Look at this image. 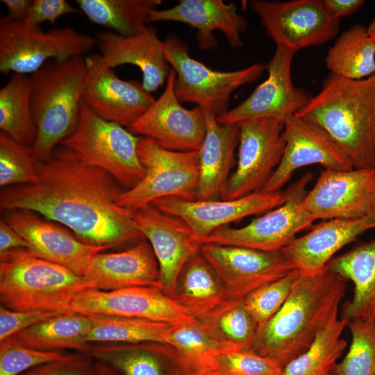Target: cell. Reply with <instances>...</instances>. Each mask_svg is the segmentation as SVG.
<instances>
[{
  "label": "cell",
  "instance_id": "22",
  "mask_svg": "<svg viewBox=\"0 0 375 375\" xmlns=\"http://www.w3.org/2000/svg\"><path fill=\"white\" fill-rule=\"evenodd\" d=\"M89 68L82 101L99 117L124 127H130L152 105L156 99L142 83L124 80L105 66L99 54L88 56Z\"/></svg>",
  "mask_w": 375,
  "mask_h": 375
},
{
  "label": "cell",
  "instance_id": "37",
  "mask_svg": "<svg viewBox=\"0 0 375 375\" xmlns=\"http://www.w3.org/2000/svg\"><path fill=\"white\" fill-rule=\"evenodd\" d=\"M167 344L183 357L193 373L212 370L215 360L220 353L235 350L216 339L206 326L196 319L172 324Z\"/></svg>",
  "mask_w": 375,
  "mask_h": 375
},
{
  "label": "cell",
  "instance_id": "10",
  "mask_svg": "<svg viewBox=\"0 0 375 375\" xmlns=\"http://www.w3.org/2000/svg\"><path fill=\"white\" fill-rule=\"evenodd\" d=\"M312 178L307 172L285 192L284 203L240 228L220 227L198 243L250 248L267 252L280 251L299 231L308 228L316 219L306 211L302 202Z\"/></svg>",
  "mask_w": 375,
  "mask_h": 375
},
{
  "label": "cell",
  "instance_id": "48",
  "mask_svg": "<svg viewBox=\"0 0 375 375\" xmlns=\"http://www.w3.org/2000/svg\"><path fill=\"white\" fill-rule=\"evenodd\" d=\"M328 12L334 17H348L360 10L365 1L362 0H323Z\"/></svg>",
  "mask_w": 375,
  "mask_h": 375
},
{
  "label": "cell",
  "instance_id": "47",
  "mask_svg": "<svg viewBox=\"0 0 375 375\" xmlns=\"http://www.w3.org/2000/svg\"><path fill=\"white\" fill-rule=\"evenodd\" d=\"M27 242L4 219L0 221V253L15 249H27Z\"/></svg>",
  "mask_w": 375,
  "mask_h": 375
},
{
  "label": "cell",
  "instance_id": "19",
  "mask_svg": "<svg viewBox=\"0 0 375 375\" xmlns=\"http://www.w3.org/2000/svg\"><path fill=\"white\" fill-rule=\"evenodd\" d=\"M285 142L282 159L262 191L276 192L298 169L312 165L325 169L351 170L353 166L338 144L318 125L296 115L283 122Z\"/></svg>",
  "mask_w": 375,
  "mask_h": 375
},
{
  "label": "cell",
  "instance_id": "8",
  "mask_svg": "<svg viewBox=\"0 0 375 375\" xmlns=\"http://www.w3.org/2000/svg\"><path fill=\"white\" fill-rule=\"evenodd\" d=\"M164 42L167 62L176 73L174 92L180 102L193 103L218 117L226 113L232 93L258 80L266 69L253 64L235 71L214 70L192 58L185 42L175 35Z\"/></svg>",
  "mask_w": 375,
  "mask_h": 375
},
{
  "label": "cell",
  "instance_id": "2",
  "mask_svg": "<svg viewBox=\"0 0 375 375\" xmlns=\"http://www.w3.org/2000/svg\"><path fill=\"white\" fill-rule=\"evenodd\" d=\"M347 281L327 266L312 273L300 272L284 304L258 330L253 350L283 367L301 355L338 312Z\"/></svg>",
  "mask_w": 375,
  "mask_h": 375
},
{
  "label": "cell",
  "instance_id": "53",
  "mask_svg": "<svg viewBox=\"0 0 375 375\" xmlns=\"http://www.w3.org/2000/svg\"><path fill=\"white\" fill-rule=\"evenodd\" d=\"M328 375H335L333 372H331V374H329Z\"/></svg>",
  "mask_w": 375,
  "mask_h": 375
},
{
  "label": "cell",
  "instance_id": "40",
  "mask_svg": "<svg viewBox=\"0 0 375 375\" xmlns=\"http://www.w3.org/2000/svg\"><path fill=\"white\" fill-rule=\"evenodd\" d=\"M37 160L31 147L21 144L0 132V185L33 184L38 181Z\"/></svg>",
  "mask_w": 375,
  "mask_h": 375
},
{
  "label": "cell",
  "instance_id": "11",
  "mask_svg": "<svg viewBox=\"0 0 375 375\" xmlns=\"http://www.w3.org/2000/svg\"><path fill=\"white\" fill-rule=\"evenodd\" d=\"M249 6L276 48L294 53L327 42L340 29V19L328 12L323 0H253Z\"/></svg>",
  "mask_w": 375,
  "mask_h": 375
},
{
  "label": "cell",
  "instance_id": "44",
  "mask_svg": "<svg viewBox=\"0 0 375 375\" xmlns=\"http://www.w3.org/2000/svg\"><path fill=\"white\" fill-rule=\"evenodd\" d=\"M95 360L86 353H65L60 359L33 367L21 375H94Z\"/></svg>",
  "mask_w": 375,
  "mask_h": 375
},
{
  "label": "cell",
  "instance_id": "52",
  "mask_svg": "<svg viewBox=\"0 0 375 375\" xmlns=\"http://www.w3.org/2000/svg\"><path fill=\"white\" fill-rule=\"evenodd\" d=\"M192 375H219V374L215 370L204 369V370L195 372L192 374Z\"/></svg>",
  "mask_w": 375,
  "mask_h": 375
},
{
  "label": "cell",
  "instance_id": "51",
  "mask_svg": "<svg viewBox=\"0 0 375 375\" xmlns=\"http://www.w3.org/2000/svg\"><path fill=\"white\" fill-rule=\"evenodd\" d=\"M367 31L375 43V17L372 19L368 26H367Z\"/></svg>",
  "mask_w": 375,
  "mask_h": 375
},
{
  "label": "cell",
  "instance_id": "38",
  "mask_svg": "<svg viewBox=\"0 0 375 375\" xmlns=\"http://www.w3.org/2000/svg\"><path fill=\"white\" fill-rule=\"evenodd\" d=\"M201 323L216 339L232 349H253L258 328L243 300H228Z\"/></svg>",
  "mask_w": 375,
  "mask_h": 375
},
{
  "label": "cell",
  "instance_id": "30",
  "mask_svg": "<svg viewBox=\"0 0 375 375\" xmlns=\"http://www.w3.org/2000/svg\"><path fill=\"white\" fill-rule=\"evenodd\" d=\"M172 299L201 322L228 300L215 269L200 250L183 267Z\"/></svg>",
  "mask_w": 375,
  "mask_h": 375
},
{
  "label": "cell",
  "instance_id": "33",
  "mask_svg": "<svg viewBox=\"0 0 375 375\" xmlns=\"http://www.w3.org/2000/svg\"><path fill=\"white\" fill-rule=\"evenodd\" d=\"M78 9L92 23L124 36L136 35L147 26L151 12L161 0H76Z\"/></svg>",
  "mask_w": 375,
  "mask_h": 375
},
{
  "label": "cell",
  "instance_id": "12",
  "mask_svg": "<svg viewBox=\"0 0 375 375\" xmlns=\"http://www.w3.org/2000/svg\"><path fill=\"white\" fill-rule=\"evenodd\" d=\"M236 125L239 128L238 160L228 182L226 199L262 190L278 166L285 146L281 121L259 118Z\"/></svg>",
  "mask_w": 375,
  "mask_h": 375
},
{
  "label": "cell",
  "instance_id": "6",
  "mask_svg": "<svg viewBox=\"0 0 375 375\" xmlns=\"http://www.w3.org/2000/svg\"><path fill=\"white\" fill-rule=\"evenodd\" d=\"M140 137L94 113L82 101L78 124L61 144L80 161L101 169L130 190L145 174L138 153Z\"/></svg>",
  "mask_w": 375,
  "mask_h": 375
},
{
  "label": "cell",
  "instance_id": "32",
  "mask_svg": "<svg viewBox=\"0 0 375 375\" xmlns=\"http://www.w3.org/2000/svg\"><path fill=\"white\" fill-rule=\"evenodd\" d=\"M325 65L331 74L349 79L375 74V43L367 27L355 24L342 32L328 48Z\"/></svg>",
  "mask_w": 375,
  "mask_h": 375
},
{
  "label": "cell",
  "instance_id": "24",
  "mask_svg": "<svg viewBox=\"0 0 375 375\" xmlns=\"http://www.w3.org/2000/svg\"><path fill=\"white\" fill-rule=\"evenodd\" d=\"M95 38L101 62L111 69L126 64L137 66L147 92L156 91L167 81L170 69L165 58L164 42L153 27L147 26L131 36L102 31Z\"/></svg>",
  "mask_w": 375,
  "mask_h": 375
},
{
  "label": "cell",
  "instance_id": "31",
  "mask_svg": "<svg viewBox=\"0 0 375 375\" xmlns=\"http://www.w3.org/2000/svg\"><path fill=\"white\" fill-rule=\"evenodd\" d=\"M93 322L90 315L72 311L58 314L18 332L10 339L42 351L72 349L85 353Z\"/></svg>",
  "mask_w": 375,
  "mask_h": 375
},
{
  "label": "cell",
  "instance_id": "3",
  "mask_svg": "<svg viewBox=\"0 0 375 375\" xmlns=\"http://www.w3.org/2000/svg\"><path fill=\"white\" fill-rule=\"evenodd\" d=\"M296 115L325 130L354 169H375V74L355 80L330 73Z\"/></svg>",
  "mask_w": 375,
  "mask_h": 375
},
{
  "label": "cell",
  "instance_id": "42",
  "mask_svg": "<svg viewBox=\"0 0 375 375\" xmlns=\"http://www.w3.org/2000/svg\"><path fill=\"white\" fill-rule=\"evenodd\" d=\"M212 370L219 375H284L276 360L259 355L253 349H238L220 353Z\"/></svg>",
  "mask_w": 375,
  "mask_h": 375
},
{
  "label": "cell",
  "instance_id": "23",
  "mask_svg": "<svg viewBox=\"0 0 375 375\" xmlns=\"http://www.w3.org/2000/svg\"><path fill=\"white\" fill-rule=\"evenodd\" d=\"M151 22H175L194 27L198 46L203 50L217 47L213 34L216 31L224 35L231 48L241 47L242 34L248 25L235 3L222 0H181L171 8L153 10L149 18Z\"/></svg>",
  "mask_w": 375,
  "mask_h": 375
},
{
  "label": "cell",
  "instance_id": "9",
  "mask_svg": "<svg viewBox=\"0 0 375 375\" xmlns=\"http://www.w3.org/2000/svg\"><path fill=\"white\" fill-rule=\"evenodd\" d=\"M138 153L145 169L144 176L134 188L119 196L118 206L133 210L162 198L195 199L199 151H172L140 137Z\"/></svg>",
  "mask_w": 375,
  "mask_h": 375
},
{
  "label": "cell",
  "instance_id": "36",
  "mask_svg": "<svg viewBox=\"0 0 375 375\" xmlns=\"http://www.w3.org/2000/svg\"><path fill=\"white\" fill-rule=\"evenodd\" d=\"M93 324L88 343L152 342L167 344L172 324L145 319L90 315Z\"/></svg>",
  "mask_w": 375,
  "mask_h": 375
},
{
  "label": "cell",
  "instance_id": "49",
  "mask_svg": "<svg viewBox=\"0 0 375 375\" xmlns=\"http://www.w3.org/2000/svg\"><path fill=\"white\" fill-rule=\"evenodd\" d=\"M5 5L8 16L16 21L24 20L28 15L29 8L32 4V0H1Z\"/></svg>",
  "mask_w": 375,
  "mask_h": 375
},
{
  "label": "cell",
  "instance_id": "21",
  "mask_svg": "<svg viewBox=\"0 0 375 375\" xmlns=\"http://www.w3.org/2000/svg\"><path fill=\"white\" fill-rule=\"evenodd\" d=\"M285 200L284 192L261 190L233 199L189 200L167 197L156 200L152 204L184 221L198 243L220 227L250 215L269 211L281 206Z\"/></svg>",
  "mask_w": 375,
  "mask_h": 375
},
{
  "label": "cell",
  "instance_id": "7",
  "mask_svg": "<svg viewBox=\"0 0 375 375\" xmlns=\"http://www.w3.org/2000/svg\"><path fill=\"white\" fill-rule=\"evenodd\" d=\"M95 46V37L69 26L44 31L7 15L0 19V71L4 74H32L49 61L85 56Z\"/></svg>",
  "mask_w": 375,
  "mask_h": 375
},
{
  "label": "cell",
  "instance_id": "13",
  "mask_svg": "<svg viewBox=\"0 0 375 375\" xmlns=\"http://www.w3.org/2000/svg\"><path fill=\"white\" fill-rule=\"evenodd\" d=\"M200 251L215 269L228 300H244L259 288L295 269L281 251L203 244Z\"/></svg>",
  "mask_w": 375,
  "mask_h": 375
},
{
  "label": "cell",
  "instance_id": "4",
  "mask_svg": "<svg viewBox=\"0 0 375 375\" xmlns=\"http://www.w3.org/2000/svg\"><path fill=\"white\" fill-rule=\"evenodd\" d=\"M89 68L88 56L47 62L30 76L31 103L37 136L31 147L37 161L49 160L75 131Z\"/></svg>",
  "mask_w": 375,
  "mask_h": 375
},
{
  "label": "cell",
  "instance_id": "25",
  "mask_svg": "<svg viewBox=\"0 0 375 375\" xmlns=\"http://www.w3.org/2000/svg\"><path fill=\"white\" fill-rule=\"evenodd\" d=\"M83 278L88 289L158 287L159 267L149 242L143 237L126 249L97 254Z\"/></svg>",
  "mask_w": 375,
  "mask_h": 375
},
{
  "label": "cell",
  "instance_id": "1",
  "mask_svg": "<svg viewBox=\"0 0 375 375\" xmlns=\"http://www.w3.org/2000/svg\"><path fill=\"white\" fill-rule=\"evenodd\" d=\"M38 181L3 188L2 210H25L65 226L83 241L111 249L143 238L132 210L117 205L125 190L104 170L80 161L64 146L37 161Z\"/></svg>",
  "mask_w": 375,
  "mask_h": 375
},
{
  "label": "cell",
  "instance_id": "28",
  "mask_svg": "<svg viewBox=\"0 0 375 375\" xmlns=\"http://www.w3.org/2000/svg\"><path fill=\"white\" fill-rule=\"evenodd\" d=\"M206 134L199 151V180L196 200L224 199L234 153L239 144L236 124H222L217 117L203 111Z\"/></svg>",
  "mask_w": 375,
  "mask_h": 375
},
{
  "label": "cell",
  "instance_id": "43",
  "mask_svg": "<svg viewBox=\"0 0 375 375\" xmlns=\"http://www.w3.org/2000/svg\"><path fill=\"white\" fill-rule=\"evenodd\" d=\"M65 355L61 351H42L18 344L10 338L0 342V375H21Z\"/></svg>",
  "mask_w": 375,
  "mask_h": 375
},
{
  "label": "cell",
  "instance_id": "50",
  "mask_svg": "<svg viewBox=\"0 0 375 375\" xmlns=\"http://www.w3.org/2000/svg\"><path fill=\"white\" fill-rule=\"evenodd\" d=\"M95 362L96 365L94 375H118L117 372L108 365L100 362Z\"/></svg>",
  "mask_w": 375,
  "mask_h": 375
},
{
  "label": "cell",
  "instance_id": "45",
  "mask_svg": "<svg viewBox=\"0 0 375 375\" xmlns=\"http://www.w3.org/2000/svg\"><path fill=\"white\" fill-rule=\"evenodd\" d=\"M59 312L48 310H15L0 306V342L19 331L50 318Z\"/></svg>",
  "mask_w": 375,
  "mask_h": 375
},
{
  "label": "cell",
  "instance_id": "35",
  "mask_svg": "<svg viewBox=\"0 0 375 375\" xmlns=\"http://www.w3.org/2000/svg\"><path fill=\"white\" fill-rule=\"evenodd\" d=\"M348 321L334 314L310 347L283 367L284 375H328L347 346L342 333Z\"/></svg>",
  "mask_w": 375,
  "mask_h": 375
},
{
  "label": "cell",
  "instance_id": "34",
  "mask_svg": "<svg viewBox=\"0 0 375 375\" xmlns=\"http://www.w3.org/2000/svg\"><path fill=\"white\" fill-rule=\"evenodd\" d=\"M30 76L12 74L0 89V128L15 142L32 147L37 136L31 103Z\"/></svg>",
  "mask_w": 375,
  "mask_h": 375
},
{
  "label": "cell",
  "instance_id": "26",
  "mask_svg": "<svg viewBox=\"0 0 375 375\" xmlns=\"http://www.w3.org/2000/svg\"><path fill=\"white\" fill-rule=\"evenodd\" d=\"M118 375H192L183 357L169 344L152 342L89 344L84 353Z\"/></svg>",
  "mask_w": 375,
  "mask_h": 375
},
{
  "label": "cell",
  "instance_id": "14",
  "mask_svg": "<svg viewBox=\"0 0 375 375\" xmlns=\"http://www.w3.org/2000/svg\"><path fill=\"white\" fill-rule=\"evenodd\" d=\"M302 206L316 219L375 216V169L322 171Z\"/></svg>",
  "mask_w": 375,
  "mask_h": 375
},
{
  "label": "cell",
  "instance_id": "5",
  "mask_svg": "<svg viewBox=\"0 0 375 375\" xmlns=\"http://www.w3.org/2000/svg\"><path fill=\"white\" fill-rule=\"evenodd\" d=\"M83 276L33 254L27 249L0 253L1 305L15 310L69 312Z\"/></svg>",
  "mask_w": 375,
  "mask_h": 375
},
{
  "label": "cell",
  "instance_id": "18",
  "mask_svg": "<svg viewBox=\"0 0 375 375\" xmlns=\"http://www.w3.org/2000/svg\"><path fill=\"white\" fill-rule=\"evenodd\" d=\"M132 215L137 229L149 242L156 258L158 287L172 298L183 267L201 245L184 221L152 203L133 210Z\"/></svg>",
  "mask_w": 375,
  "mask_h": 375
},
{
  "label": "cell",
  "instance_id": "41",
  "mask_svg": "<svg viewBox=\"0 0 375 375\" xmlns=\"http://www.w3.org/2000/svg\"><path fill=\"white\" fill-rule=\"evenodd\" d=\"M299 273L294 269L285 276L256 290L243 300L258 329L264 326L284 304Z\"/></svg>",
  "mask_w": 375,
  "mask_h": 375
},
{
  "label": "cell",
  "instance_id": "27",
  "mask_svg": "<svg viewBox=\"0 0 375 375\" xmlns=\"http://www.w3.org/2000/svg\"><path fill=\"white\" fill-rule=\"evenodd\" d=\"M373 228L375 216L324 220L306 235L293 238L281 251L295 269L312 273L326 267L337 251Z\"/></svg>",
  "mask_w": 375,
  "mask_h": 375
},
{
  "label": "cell",
  "instance_id": "29",
  "mask_svg": "<svg viewBox=\"0 0 375 375\" xmlns=\"http://www.w3.org/2000/svg\"><path fill=\"white\" fill-rule=\"evenodd\" d=\"M328 268L354 285L352 300L342 306L340 318L375 319V240L356 244L331 259Z\"/></svg>",
  "mask_w": 375,
  "mask_h": 375
},
{
  "label": "cell",
  "instance_id": "20",
  "mask_svg": "<svg viewBox=\"0 0 375 375\" xmlns=\"http://www.w3.org/2000/svg\"><path fill=\"white\" fill-rule=\"evenodd\" d=\"M4 219L27 242L33 254L81 276L97 254L111 249L88 243L62 225L30 210H9Z\"/></svg>",
  "mask_w": 375,
  "mask_h": 375
},
{
  "label": "cell",
  "instance_id": "15",
  "mask_svg": "<svg viewBox=\"0 0 375 375\" xmlns=\"http://www.w3.org/2000/svg\"><path fill=\"white\" fill-rule=\"evenodd\" d=\"M176 73L170 69L161 95L128 130L172 151H198L203 142L206 124L199 106L183 107L174 92Z\"/></svg>",
  "mask_w": 375,
  "mask_h": 375
},
{
  "label": "cell",
  "instance_id": "16",
  "mask_svg": "<svg viewBox=\"0 0 375 375\" xmlns=\"http://www.w3.org/2000/svg\"><path fill=\"white\" fill-rule=\"evenodd\" d=\"M70 310L87 315L135 317L170 324L195 319L184 307L156 286L114 290L86 289L74 297Z\"/></svg>",
  "mask_w": 375,
  "mask_h": 375
},
{
  "label": "cell",
  "instance_id": "39",
  "mask_svg": "<svg viewBox=\"0 0 375 375\" xmlns=\"http://www.w3.org/2000/svg\"><path fill=\"white\" fill-rule=\"evenodd\" d=\"M352 340L344 359L337 363L335 375H375V319L348 321Z\"/></svg>",
  "mask_w": 375,
  "mask_h": 375
},
{
  "label": "cell",
  "instance_id": "17",
  "mask_svg": "<svg viewBox=\"0 0 375 375\" xmlns=\"http://www.w3.org/2000/svg\"><path fill=\"white\" fill-rule=\"evenodd\" d=\"M294 54L276 48L266 65L267 78L246 99L217 117L218 122L237 124L259 118H272L283 122L301 110L312 96L292 83L291 64Z\"/></svg>",
  "mask_w": 375,
  "mask_h": 375
},
{
  "label": "cell",
  "instance_id": "46",
  "mask_svg": "<svg viewBox=\"0 0 375 375\" xmlns=\"http://www.w3.org/2000/svg\"><path fill=\"white\" fill-rule=\"evenodd\" d=\"M81 13L66 0H33L24 21L35 26H40L45 22L54 25L63 15Z\"/></svg>",
  "mask_w": 375,
  "mask_h": 375
}]
</instances>
